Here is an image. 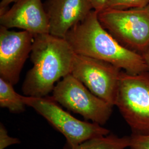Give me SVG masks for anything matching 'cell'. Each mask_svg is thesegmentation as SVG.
<instances>
[{"instance_id":"6da1fadb","label":"cell","mask_w":149,"mask_h":149,"mask_svg":"<svg viewBox=\"0 0 149 149\" xmlns=\"http://www.w3.org/2000/svg\"><path fill=\"white\" fill-rule=\"evenodd\" d=\"M98 13L92 10L67 33L65 39L74 53L106 61L130 74L147 72L143 55L119 43L102 26Z\"/></svg>"},{"instance_id":"7a4b0ae2","label":"cell","mask_w":149,"mask_h":149,"mask_svg":"<svg viewBox=\"0 0 149 149\" xmlns=\"http://www.w3.org/2000/svg\"><path fill=\"white\" fill-rule=\"evenodd\" d=\"M75 55L65 38L49 33L35 36L31 53L33 65L22 85L24 95L48 96L56 82L71 74Z\"/></svg>"},{"instance_id":"3957f363","label":"cell","mask_w":149,"mask_h":149,"mask_svg":"<svg viewBox=\"0 0 149 149\" xmlns=\"http://www.w3.org/2000/svg\"><path fill=\"white\" fill-rule=\"evenodd\" d=\"M26 105L33 108L66 139L64 149H75L90 139L106 135L109 130L93 122L82 121L65 111L52 97L22 96Z\"/></svg>"},{"instance_id":"277c9868","label":"cell","mask_w":149,"mask_h":149,"mask_svg":"<svg viewBox=\"0 0 149 149\" xmlns=\"http://www.w3.org/2000/svg\"><path fill=\"white\" fill-rule=\"evenodd\" d=\"M102 26L123 46L143 55L149 48V5L142 8H107L98 13Z\"/></svg>"},{"instance_id":"5b68a950","label":"cell","mask_w":149,"mask_h":149,"mask_svg":"<svg viewBox=\"0 0 149 149\" xmlns=\"http://www.w3.org/2000/svg\"><path fill=\"white\" fill-rule=\"evenodd\" d=\"M133 134H149V75L122 71L116 102Z\"/></svg>"},{"instance_id":"8992f818","label":"cell","mask_w":149,"mask_h":149,"mask_svg":"<svg viewBox=\"0 0 149 149\" xmlns=\"http://www.w3.org/2000/svg\"><path fill=\"white\" fill-rule=\"evenodd\" d=\"M52 93L57 103L92 122L103 125L112 115L113 106L95 95L71 74L58 82Z\"/></svg>"},{"instance_id":"52a82bcc","label":"cell","mask_w":149,"mask_h":149,"mask_svg":"<svg viewBox=\"0 0 149 149\" xmlns=\"http://www.w3.org/2000/svg\"><path fill=\"white\" fill-rule=\"evenodd\" d=\"M121 69L101 60L76 54L71 74L104 101L116 105Z\"/></svg>"},{"instance_id":"ba28073f","label":"cell","mask_w":149,"mask_h":149,"mask_svg":"<svg viewBox=\"0 0 149 149\" xmlns=\"http://www.w3.org/2000/svg\"><path fill=\"white\" fill-rule=\"evenodd\" d=\"M34 36L29 32H16L0 26V77L16 85L22 70L32 52Z\"/></svg>"},{"instance_id":"9c48e42d","label":"cell","mask_w":149,"mask_h":149,"mask_svg":"<svg viewBox=\"0 0 149 149\" xmlns=\"http://www.w3.org/2000/svg\"><path fill=\"white\" fill-rule=\"evenodd\" d=\"M1 26L19 28L35 36L49 33V21L42 0H19L0 14Z\"/></svg>"},{"instance_id":"30bf717a","label":"cell","mask_w":149,"mask_h":149,"mask_svg":"<svg viewBox=\"0 0 149 149\" xmlns=\"http://www.w3.org/2000/svg\"><path fill=\"white\" fill-rule=\"evenodd\" d=\"M44 7L49 21V34L61 38L93 10L88 0H47Z\"/></svg>"},{"instance_id":"8fae6325","label":"cell","mask_w":149,"mask_h":149,"mask_svg":"<svg viewBox=\"0 0 149 149\" xmlns=\"http://www.w3.org/2000/svg\"><path fill=\"white\" fill-rule=\"evenodd\" d=\"M130 136L118 137L114 134L88 139L75 149H125L129 147Z\"/></svg>"},{"instance_id":"7c38bea8","label":"cell","mask_w":149,"mask_h":149,"mask_svg":"<svg viewBox=\"0 0 149 149\" xmlns=\"http://www.w3.org/2000/svg\"><path fill=\"white\" fill-rule=\"evenodd\" d=\"M26 106L22 96L16 92L13 85L0 77V107L19 114L25 111Z\"/></svg>"},{"instance_id":"4fadbf2b","label":"cell","mask_w":149,"mask_h":149,"mask_svg":"<svg viewBox=\"0 0 149 149\" xmlns=\"http://www.w3.org/2000/svg\"><path fill=\"white\" fill-rule=\"evenodd\" d=\"M149 5V0H109L106 8L126 10L142 8Z\"/></svg>"},{"instance_id":"5bb4252c","label":"cell","mask_w":149,"mask_h":149,"mask_svg":"<svg viewBox=\"0 0 149 149\" xmlns=\"http://www.w3.org/2000/svg\"><path fill=\"white\" fill-rule=\"evenodd\" d=\"M130 136V149H149V134H133Z\"/></svg>"},{"instance_id":"9a60e30c","label":"cell","mask_w":149,"mask_h":149,"mask_svg":"<svg viewBox=\"0 0 149 149\" xmlns=\"http://www.w3.org/2000/svg\"><path fill=\"white\" fill-rule=\"evenodd\" d=\"M21 143L18 139L10 136L5 125L0 123V149H5L12 145Z\"/></svg>"},{"instance_id":"2e32d148","label":"cell","mask_w":149,"mask_h":149,"mask_svg":"<svg viewBox=\"0 0 149 149\" xmlns=\"http://www.w3.org/2000/svg\"><path fill=\"white\" fill-rule=\"evenodd\" d=\"M92 7L93 10L98 13L105 10L109 0H88Z\"/></svg>"},{"instance_id":"e0dca14e","label":"cell","mask_w":149,"mask_h":149,"mask_svg":"<svg viewBox=\"0 0 149 149\" xmlns=\"http://www.w3.org/2000/svg\"><path fill=\"white\" fill-rule=\"evenodd\" d=\"M19 0H2L0 3V14L5 12L8 8L9 5L12 3H15Z\"/></svg>"},{"instance_id":"ac0fdd59","label":"cell","mask_w":149,"mask_h":149,"mask_svg":"<svg viewBox=\"0 0 149 149\" xmlns=\"http://www.w3.org/2000/svg\"><path fill=\"white\" fill-rule=\"evenodd\" d=\"M145 63L147 67V73L149 75V48L143 54Z\"/></svg>"}]
</instances>
